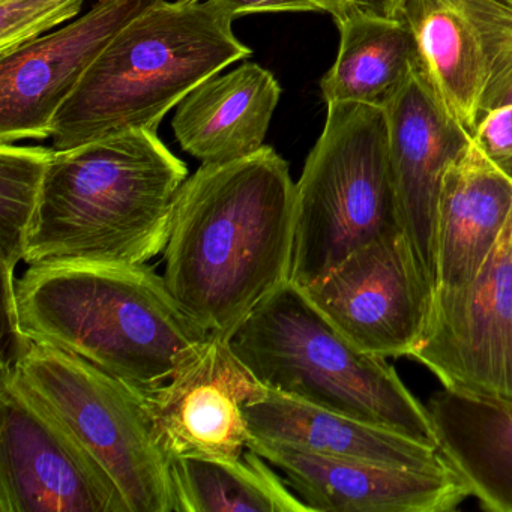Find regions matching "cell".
<instances>
[{
	"label": "cell",
	"mask_w": 512,
	"mask_h": 512,
	"mask_svg": "<svg viewBox=\"0 0 512 512\" xmlns=\"http://www.w3.org/2000/svg\"><path fill=\"white\" fill-rule=\"evenodd\" d=\"M187 164L134 130L55 151L26 265H145L164 253Z\"/></svg>",
	"instance_id": "2"
},
{
	"label": "cell",
	"mask_w": 512,
	"mask_h": 512,
	"mask_svg": "<svg viewBox=\"0 0 512 512\" xmlns=\"http://www.w3.org/2000/svg\"><path fill=\"white\" fill-rule=\"evenodd\" d=\"M383 110L401 233L419 274L436 293V215L443 176L472 145V134L449 115L424 70L416 71Z\"/></svg>",
	"instance_id": "13"
},
{
	"label": "cell",
	"mask_w": 512,
	"mask_h": 512,
	"mask_svg": "<svg viewBox=\"0 0 512 512\" xmlns=\"http://www.w3.org/2000/svg\"><path fill=\"white\" fill-rule=\"evenodd\" d=\"M17 301L29 340L80 356L145 395L212 335L148 263L29 266Z\"/></svg>",
	"instance_id": "3"
},
{
	"label": "cell",
	"mask_w": 512,
	"mask_h": 512,
	"mask_svg": "<svg viewBox=\"0 0 512 512\" xmlns=\"http://www.w3.org/2000/svg\"><path fill=\"white\" fill-rule=\"evenodd\" d=\"M512 215V181L473 143L443 176L436 215V293L481 271Z\"/></svg>",
	"instance_id": "17"
},
{
	"label": "cell",
	"mask_w": 512,
	"mask_h": 512,
	"mask_svg": "<svg viewBox=\"0 0 512 512\" xmlns=\"http://www.w3.org/2000/svg\"><path fill=\"white\" fill-rule=\"evenodd\" d=\"M280 97V83L254 62L215 74L179 103L176 140L203 164L250 157L265 146Z\"/></svg>",
	"instance_id": "18"
},
{
	"label": "cell",
	"mask_w": 512,
	"mask_h": 512,
	"mask_svg": "<svg viewBox=\"0 0 512 512\" xmlns=\"http://www.w3.org/2000/svg\"><path fill=\"white\" fill-rule=\"evenodd\" d=\"M500 4L506 5V7L511 8L512 10V0H497Z\"/></svg>",
	"instance_id": "30"
},
{
	"label": "cell",
	"mask_w": 512,
	"mask_h": 512,
	"mask_svg": "<svg viewBox=\"0 0 512 512\" xmlns=\"http://www.w3.org/2000/svg\"><path fill=\"white\" fill-rule=\"evenodd\" d=\"M55 151L0 143V266L16 269L25 260Z\"/></svg>",
	"instance_id": "22"
},
{
	"label": "cell",
	"mask_w": 512,
	"mask_h": 512,
	"mask_svg": "<svg viewBox=\"0 0 512 512\" xmlns=\"http://www.w3.org/2000/svg\"><path fill=\"white\" fill-rule=\"evenodd\" d=\"M266 394L230 340L212 334L179 362L166 385L146 395L155 442L169 461L238 460L251 439L245 406Z\"/></svg>",
	"instance_id": "11"
},
{
	"label": "cell",
	"mask_w": 512,
	"mask_h": 512,
	"mask_svg": "<svg viewBox=\"0 0 512 512\" xmlns=\"http://www.w3.org/2000/svg\"><path fill=\"white\" fill-rule=\"evenodd\" d=\"M304 290L347 340L385 358L412 355L434 299L401 232L368 242Z\"/></svg>",
	"instance_id": "10"
},
{
	"label": "cell",
	"mask_w": 512,
	"mask_h": 512,
	"mask_svg": "<svg viewBox=\"0 0 512 512\" xmlns=\"http://www.w3.org/2000/svg\"><path fill=\"white\" fill-rule=\"evenodd\" d=\"M0 410V512H131L112 476L14 368H2Z\"/></svg>",
	"instance_id": "8"
},
{
	"label": "cell",
	"mask_w": 512,
	"mask_h": 512,
	"mask_svg": "<svg viewBox=\"0 0 512 512\" xmlns=\"http://www.w3.org/2000/svg\"><path fill=\"white\" fill-rule=\"evenodd\" d=\"M506 106H512V44L494 64L493 76L485 91L479 118L485 113Z\"/></svg>",
	"instance_id": "27"
},
{
	"label": "cell",
	"mask_w": 512,
	"mask_h": 512,
	"mask_svg": "<svg viewBox=\"0 0 512 512\" xmlns=\"http://www.w3.org/2000/svg\"><path fill=\"white\" fill-rule=\"evenodd\" d=\"M409 0H355V11L370 16L404 19Z\"/></svg>",
	"instance_id": "28"
},
{
	"label": "cell",
	"mask_w": 512,
	"mask_h": 512,
	"mask_svg": "<svg viewBox=\"0 0 512 512\" xmlns=\"http://www.w3.org/2000/svg\"><path fill=\"white\" fill-rule=\"evenodd\" d=\"M295 230L290 281L302 289L368 242L401 232L383 107L328 104L296 182Z\"/></svg>",
	"instance_id": "6"
},
{
	"label": "cell",
	"mask_w": 512,
	"mask_h": 512,
	"mask_svg": "<svg viewBox=\"0 0 512 512\" xmlns=\"http://www.w3.org/2000/svg\"><path fill=\"white\" fill-rule=\"evenodd\" d=\"M232 20L262 13H323L317 0H209Z\"/></svg>",
	"instance_id": "26"
},
{
	"label": "cell",
	"mask_w": 512,
	"mask_h": 512,
	"mask_svg": "<svg viewBox=\"0 0 512 512\" xmlns=\"http://www.w3.org/2000/svg\"><path fill=\"white\" fill-rule=\"evenodd\" d=\"M163 0H97L80 19L0 56V143L52 137L53 121L110 43Z\"/></svg>",
	"instance_id": "12"
},
{
	"label": "cell",
	"mask_w": 512,
	"mask_h": 512,
	"mask_svg": "<svg viewBox=\"0 0 512 512\" xmlns=\"http://www.w3.org/2000/svg\"><path fill=\"white\" fill-rule=\"evenodd\" d=\"M295 229L296 184L274 149L202 164L173 206L164 280L199 325L230 340L290 281Z\"/></svg>",
	"instance_id": "1"
},
{
	"label": "cell",
	"mask_w": 512,
	"mask_h": 512,
	"mask_svg": "<svg viewBox=\"0 0 512 512\" xmlns=\"http://www.w3.org/2000/svg\"><path fill=\"white\" fill-rule=\"evenodd\" d=\"M472 139L482 154L512 181V106L482 115Z\"/></svg>",
	"instance_id": "24"
},
{
	"label": "cell",
	"mask_w": 512,
	"mask_h": 512,
	"mask_svg": "<svg viewBox=\"0 0 512 512\" xmlns=\"http://www.w3.org/2000/svg\"><path fill=\"white\" fill-rule=\"evenodd\" d=\"M11 368L97 458L131 512H176L170 461L155 442L145 394L80 356L35 341Z\"/></svg>",
	"instance_id": "7"
},
{
	"label": "cell",
	"mask_w": 512,
	"mask_h": 512,
	"mask_svg": "<svg viewBox=\"0 0 512 512\" xmlns=\"http://www.w3.org/2000/svg\"><path fill=\"white\" fill-rule=\"evenodd\" d=\"M340 49L320 89L326 104L385 107L422 70L415 35L404 19L353 11L337 22Z\"/></svg>",
	"instance_id": "20"
},
{
	"label": "cell",
	"mask_w": 512,
	"mask_h": 512,
	"mask_svg": "<svg viewBox=\"0 0 512 512\" xmlns=\"http://www.w3.org/2000/svg\"><path fill=\"white\" fill-rule=\"evenodd\" d=\"M437 448L482 508L512 512V403L445 388L427 404Z\"/></svg>",
	"instance_id": "19"
},
{
	"label": "cell",
	"mask_w": 512,
	"mask_h": 512,
	"mask_svg": "<svg viewBox=\"0 0 512 512\" xmlns=\"http://www.w3.org/2000/svg\"><path fill=\"white\" fill-rule=\"evenodd\" d=\"M245 416L251 436L266 442L424 472H452L437 446L272 389L245 406Z\"/></svg>",
	"instance_id": "16"
},
{
	"label": "cell",
	"mask_w": 512,
	"mask_h": 512,
	"mask_svg": "<svg viewBox=\"0 0 512 512\" xmlns=\"http://www.w3.org/2000/svg\"><path fill=\"white\" fill-rule=\"evenodd\" d=\"M323 13L331 14L335 23L343 20L355 11V0H317Z\"/></svg>",
	"instance_id": "29"
},
{
	"label": "cell",
	"mask_w": 512,
	"mask_h": 512,
	"mask_svg": "<svg viewBox=\"0 0 512 512\" xmlns=\"http://www.w3.org/2000/svg\"><path fill=\"white\" fill-rule=\"evenodd\" d=\"M209 0H176L137 17L104 50L55 116L56 151L134 130L164 116L209 77L253 50Z\"/></svg>",
	"instance_id": "4"
},
{
	"label": "cell",
	"mask_w": 512,
	"mask_h": 512,
	"mask_svg": "<svg viewBox=\"0 0 512 512\" xmlns=\"http://www.w3.org/2000/svg\"><path fill=\"white\" fill-rule=\"evenodd\" d=\"M230 344L272 391L437 446L427 406L385 356L347 340L293 281L260 302Z\"/></svg>",
	"instance_id": "5"
},
{
	"label": "cell",
	"mask_w": 512,
	"mask_h": 512,
	"mask_svg": "<svg viewBox=\"0 0 512 512\" xmlns=\"http://www.w3.org/2000/svg\"><path fill=\"white\" fill-rule=\"evenodd\" d=\"M422 70L449 115L472 134L494 64L512 44V10L497 0H409Z\"/></svg>",
	"instance_id": "15"
},
{
	"label": "cell",
	"mask_w": 512,
	"mask_h": 512,
	"mask_svg": "<svg viewBox=\"0 0 512 512\" xmlns=\"http://www.w3.org/2000/svg\"><path fill=\"white\" fill-rule=\"evenodd\" d=\"M2 269V307H4V329H2V368H11L20 356L29 349L32 341L26 337L20 322L19 301H17L16 269L0 266Z\"/></svg>",
	"instance_id": "25"
},
{
	"label": "cell",
	"mask_w": 512,
	"mask_h": 512,
	"mask_svg": "<svg viewBox=\"0 0 512 512\" xmlns=\"http://www.w3.org/2000/svg\"><path fill=\"white\" fill-rule=\"evenodd\" d=\"M248 449L280 470L311 512H448L469 488L452 472L314 454L251 436Z\"/></svg>",
	"instance_id": "14"
},
{
	"label": "cell",
	"mask_w": 512,
	"mask_h": 512,
	"mask_svg": "<svg viewBox=\"0 0 512 512\" xmlns=\"http://www.w3.org/2000/svg\"><path fill=\"white\" fill-rule=\"evenodd\" d=\"M85 0H0V56L73 20Z\"/></svg>",
	"instance_id": "23"
},
{
	"label": "cell",
	"mask_w": 512,
	"mask_h": 512,
	"mask_svg": "<svg viewBox=\"0 0 512 512\" xmlns=\"http://www.w3.org/2000/svg\"><path fill=\"white\" fill-rule=\"evenodd\" d=\"M409 358L445 388L512 403V215L478 275L434 296Z\"/></svg>",
	"instance_id": "9"
},
{
	"label": "cell",
	"mask_w": 512,
	"mask_h": 512,
	"mask_svg": "<svg viewBox=\"0 0 512 512\" xmlns=\"http://www.w3.org/2000/svg\"><path fill=\"white\" fill-rule=\"evenodd\" d=\"M274 469L253 449L238 460L170 461L176 512H311Z\"/></svg>",
	"instance_id": "21"
}]
</instances>
